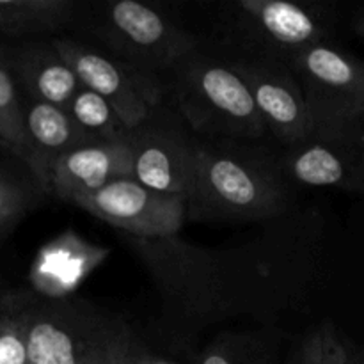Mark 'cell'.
Returning a JSON list of instances; mask_svg holds the SVG:
<instances>
[{
    "label": "cell",
    "mask_w": 364,
    "mask_h": 364,
    "mask_svg": "<svg viewBox=\"0 0 364 364\" xmlns=\"http://www.w3.org/2000/svg\"><path fill=\"white\" fill-rule=\"evenodd\" d=\"M160 299L164 329L181 340L220 323L276 327L306 301L323 255L318 210L295 208L244 240L203 247L180 237L124 235Z\"/></svg>",
    "instance_id": "1"
},
{
    "label": "cell",
    "mask_w": 364,
    "mask_h": 364,
    "mask_svg": "<svg viewBox=\"0 0 364 364\" xmlns=\"http://www.w3.org/2000/svg\"><path fill=\"white\" fill-rule=\"evenodd\" d=\"M187 220L269 223L295 210L294 183L263 141L198 137Z\"/></svg>",
    "instance_id": "2"
},
{
    "label": "cell",
    "mask_w": 364,
    "mask_h": 364,
    "mask_svg": "<svg viewBox=\"0 0 364 364\" xmlns=\"http://www.w3.org/2000/svg\"><path fill=\"white\" fill-rule=\"evenodd\" d=\"M28 364H134L148 350L117 313L71 295L27 306Z\"/></svg>",
    "instance_id": "3"
},
{
    "label": "cell",
    "mask_w": 364,
    "mask_h": 364,
    "mask_svg": "<svg viewBox=\"0 0 364 364\" xmlns=\"http://www.w3.org/2000/svg\"><path fill=\"white\" fill-rule=\"evenodd\" d=\"M164 85L167 102L198 137L265 141L251 92L220 53L199 45L173 68Z\"/></svg>",
    "instance_id": "4"
},
{
    "label": "cell",
    "mask_w": 364,
    "mask_h": 364,
    "mask_svg": "<svg viewBox=\"0 0 364 364\" xmlns=\"http://www.w3.org/2000/svg\"><path fill=\"white\" fill-rule=\"evenodd\" d=\"M87 25L105 52L162 82L183 57L201 45L167 14L139 0L102 4L89 14Z\"/></svg>",
    "instance_id": "5"
},
{
    "label": "cell",
    "mask_w": 364,
    "mask_h": 364,
    "mask_svg": "<svg viewBox=\"0 0 364 364\" xmlns=\"http://www.w3.org/2000/svg\"><path fill=\"white\" fill-rule=\"evenodd\" d=\"M219 27L223 53L284 63L329 34L326 13L288 0H235L223 6Z\"/></svg>",
    "instance_id": "6"
},
{
    "label": "cell",
    "mask_w": 364,
    "mask_h": 364,
    "mask_svg": "<svg viewBox=\"0 0 364 364\" xmlns=\"http://www.w3.org/2000/svg\"><path fill=\"white\" fill-rule=\"evenodd\" d=\"M124 142L132 153V178L164 194H187L198 135L167 98L128 128Z\"/></svg>",
    "instance_id": "7"
},
{
    "label": "cell",
    "mask_w": 364,
    "mask_h": 364,
    "mask_svg": "<svg viewBox=\"0 0 364 364\" xmlns=\"http://www.w3.org/2000/svg\"><path fill=\"white\" fill-rule=\"evenodd\" d=\"M294 71L311 116V130L364 116V60L327 41L295 53Z\"/></svg>",
    "instance_id": "8"
},
{
    "label": "cell",
    "mask_w": 364,
    "mask_h": 364,
    "mask_svg": "<svg viewBox=\"0 0 364 364\" xmlns=\"http://www.w3.org/2000/svg\"><path fill=\"white\" fill-rule=\"evenodd\" d=\"M291 183L364 192V116L311 134L279 153Z\"/></svg>",
    "instance_id": "9"
},
{
    "label": "cell",
    "mask_w": 364,
    "mask_h": 364,
    "mask_svg": "<svg viewBox=\"0 0 364 364\" xmlns=\"http://www.w3.org/2000/svg\"><path fill=\"white\" fill-rule=\"evenodd\" d=\"M52 39L82 87L107 100L128 128L141 123L153 107L166 100L162 80L141 73L105 50L73 38Z\"/></svg>",
    "instance_id": "10"
},
{
    "label": "cell",
    "mask_w": 364,
    "mask_h": 364,
    "mask_svg": "<svg viewBox=\"0 0 364 364\" xmlns=\"http://www.w3.org/2000/svg\"><path fill=\"white\" fill-rule=\"evenodd\" d=\"M70 203L128 237L144 240L178 237L187 220L183 196L156 192L132 176L110 181L100 191L77 196Z\"/></svg>",
    "instance_id": "11"
},
{
    "label": "cell",
    "mask_w": 364,
    "mask_h": 364,
    "mask_svg": "<svg viewBox=\"0 0 364 364\" xmlns=\"http://www.w3.org/2000/svg\"><path fill=\"white\" fill-rule=\"evenodd\" d=\"M226 57L235 73L251 92L267 135H272L283 148L302 141L311 134V116L302 96L301 85L288 63L270 57Z\"/></svg>",
    "instance_id": "12"
},
{
    "label": "cell",
    "mask_w": 364,
    "mask_h": 364,
    "mask_svg": "<svg viewBox=\"0 0 364 364\" xmlns=\"http://www.w3.org/2000/svg\"><path fill=\"white\" fill-rule=\"evenodd\" d=\"M110 256V249L66 230L38 251L28 270L31 294L38 299H66Z\"/></svg>",
    "instance_id": "13"
},
{
    "label": "cell",
    "mask_w": 364,
    "mask_h": 364,
    "mask_svg": "<svg viewBox=\"0 0 364 364\" xmlns=\"http://www.w3.org/2000/svg\"><path fill=\"white\" fill-rule=\"evenodd\" d=\"M132 176V153L123 141H98L77 146L55 164L48 198L70 203L82 194L100 191L119 178Z\"/></svg>",
    "instance_id": "14"
},
{
    "label": "cell",
    "mask_w": 364,
    "mask_h": 364,
    "mask_svg": "<svg viewBox=\"0 0 364 364\" xmlns=\"http://www.w3.org/2000/svg\"><path fill=\"white\" fill-rule=\"evenodd\" d=\"M25 134V166L48 196L50 176L55 164L77 146L89 141L71 121L66 109L32 102L21 96Z\"/></svg>",
    "instance_id": "15"
},
{
    "label": "cell",
    "mask_w": 364,
    "mask_h": 364,
    "mask_svg": "<svg viewBox=\"0 0 364 364\" xmlns=\"http://www.w3.org/2000/svg\"><path fill=\"white\" fill-rule=\"evenodd\" d=\"M18 91L32 102L66 109L80 82L53 46V39H28L7 48Z\"/></svg>",
    "instance_id": "16"
},
{
    "label": "cell",
    "mask_w": 364,
    "mask_h": 364,
    "mask_svg": "<svg viewBox=\"0 0 364 364\" xmlns=\"http://www.w3.org/2000/svg\"><path fill=\"white\" fill-rule=\"evenodd\" d=\"M287 334L279 327H242L217 333L194 364H287Z\"/></svg>",
    "instance_id": "17"
},
{
    "label": "cell",
    "mask_w": 364,
    "mask_h": 364,
    "mask_svg": "<svg viewBox=\"0 0 364 364\" xmlns=\"http://www.w3.org/2000/svg\"><path fill=\"white\" fill-rule=\"evenodd\" d=\"M77 16L73 0H0V34H52L70 27Z\"/></svg>",
    "instance_id": "18"
},
{
    "label": "cell",
    "mask_w": 364,
    "mask_h": 364,
    "mask_svg": "<svg viewBox=\"0 0 364 364\" xmlns=\"http://www.w3.org/2000/svg\"><path fill=\"white\" fill-rule=\"evenodd\" d=\"M48 196L27 166L0 149V242Z\"/></svg>",
    "instance_id": "19"
},
{
    "label": "cell",
    "mask_w": 364,
    "mask_h": 364,
    "mask_svg": "<svg viewBox=\"0 0 364 364\" xmlns=\"http://www.w3.org/2000/svg\"><path fill=\"white\" fill-rule=\"evenodd\" d=\"M66 112L78 130L92 142L123 141L128 132L114 107L82 85L66 105Z\"/></svg>",
    "instance_id": "20"
},
{
    "label": "cell",
    "mask_w": 364,
    "mask_h": 364,
    "mask_svg": "<svg viewBox=\"0 0 364 364\" xmlns=\"http://www.w3.org/2000/svg\"><path fill=\"white\" fill-rule=\"evenodd\" d=\"M0 149L23 162L25 134L21 95L11 71L7 48L2 43H0Z\"/></svg>",
    "instance_id": "21"
},
{
    "label": "cell",
    "mask_w": 364,
    "mask_h": 364,
    "mask_svg": "<svg viewBox=\"0 0 364 364\" xmlns=\"http://www.w3.org/2000/svg\"><path fill=\"white\" fill-rule=\"evenodd\" d=\"M31 291L18 290L0 313V364H28L27 306Z\"/></svg>",
    "instance_id": "22"
},
{
    "label": "cell",
    "mask_w": 364,
    "mask_h": 364,
    "mask_svg": "<svg viewBox=\"0 0 364 364\" xmlns=\"http://www.w3.org/2000/svg\"><path fill=\"white\" fill-rule=\"evenodd\" d=\"M287 364H327L326 359V327L311 331L299 341Z\"/></svg>",
    "instance_id": "23"
},
{
    "label": "cell",
    "mask_w": 364,
    "mask_h": 364,
    "mask_svg": "<svg viewBox=\"0 0 364 364\" xmlns=\"http://www.w3.org/2000/svg\"><path fill=\"white\" fill-rule=\"evenodd\" d=\"M326 359L327 364H354V359L348 354V348L338 336L333 323L326 322Z\"/></svg>",
    "instance_id": "24"
},
{
    "label": "cell",
    "mask_w": 364,
    "mask_h": 364,
    "mask_svg": "<svg viewBox=\"0 0 364 364\" xmlns=\"http://www.w3.org/2000/svg\"><path fill=\"white\" fill-rule=\"evenodd\" d=\"M134 364H183V363L176 361V359L169 358V355L156 354V352H151L148 348V350H146Z\"/></svg>",
    "instance_id": "25"
},
{
    "label": "cell",
    "mask_w": 364,
    "mask_h": 364,
    "mask_svg": "<svg viewBox=\"0 0 364 364\" xmlns=\"http://www.w3.org/2000/svg\"><path fill=\"white\" fill-rule=\"evenodd\" d=\"M16 294H18V290H11V291H9V295H7V297L4 299L2 302H0V313H2V309L6 308V306L9 304L11 301H13V299H14V295H16Z\"/></svg>",
    "instance_id": "26"
},
{
    "label": "cell",
    "mask_w": 364,
    "mask_h": 364,
    "mask_svg": "<svg viewBox=\"0 0 364 364\" xmlns=\"http://www.w3.org/2000/svg\"><path fill=\"white\" fill-rule=\"evenodd\" d=\"M355 31H358L359 34H363V36H364V20L355 21Z\"/></svg>",
    "instance_id": "27"
},
{
    "label": "cell",
    "mask_w": 364,
    "mask_h": 364,
    "mask_svg": "<svg viewBox=\"0 0 364 364\" xmlns=\"http://www.w3.org/2000/svg\"><path fill=\"white\" fill-rule=\"evenodd\" d=\"M9 291H11V290H4V288H0V302H2L4 299L7 297V295H9Z\"/></svg>",
    "instance_id": "28"
},
{
    "label": "cell",
    "mask_w": 364,
    "mask_h": 364,
    "mask_svg": "<svg viewBox=\"0 0 364 364\" xmlns=\"http://www.w3.org/2000/svg\"><path fill=\"white\" fill-rule=\"evenodd\" d=\"M355 359H358L359 364H364V350H363V354L358 355V358H355Z\"/></svg>",
    "instance_id": "29"
},
{
    "label": "cell",
    "mask_w": 364,
    "mask_h": 364,
    "mask_svg": "<svg viewBox=\"0 0 364 364\" xmlns=\"http://www.w3.org/2000/svg\"><path fill=\"white\" fill-rule=\"evenodd\" d=\"M354 364H359V363H358V359H354Z\"/></svg>",
    "instance_id": "30"
}]
</instances>
